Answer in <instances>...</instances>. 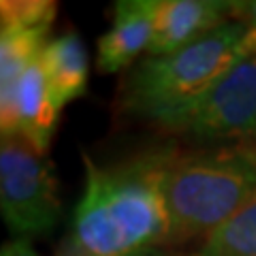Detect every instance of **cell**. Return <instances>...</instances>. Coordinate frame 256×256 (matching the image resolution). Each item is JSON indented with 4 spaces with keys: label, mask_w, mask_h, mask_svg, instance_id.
Wrapping results in <instances>:
<instances>
[{
    "label": "cell",
    "mask_w": 256,
    "mask_h": 256,
    "mask_svg": "<svg viewBox=\"0 0 256 256\" xmlns=\"http://www.w3.org/2000/svg\"><path fill=\"white\" fill-rule=\"evenodd\" d=\"M43 70L52 102L58 111H62L68 102L82 98L90 75V58L82 36L68 30L50 38L43 50Z\"/></svg>",
    "instance_id": "obj_10"
},
{
    "label": "cell",
    "mask_w": 256,
    "mask_h": 256,
    "mask_svg": "<svg viewBox=\"0 0 256 256\" xmlns=\"http://www.w3.org/2000/svg\"><path fill=\"white\" fill-rule=\"evenodd\" d=\"M56 256H92V254H88L84 248H79L73 239L70 237H66L64 242L60 244V248H58V252H56Z\"/></svg>",
    "instance_id": "obj_14"
},
{
    "label": "cell",
    "mask_w": 256,
    "mask_h": 256,
    "mask_svg": "<svg viewBox=\"0 0 256 256\" xmlns=\"http://www.w3.org/2000/svg\"><path fill=\"white\" fill-rule=\"evenodd\" d=\"M196 256H256V196L220 224Z\"/></svg>",
    "instance_id": "obj_11"
},
{
    "label": "cell",
    "mask_w": 256,
    "mask_h": 256,
    "mask_svg": "<svg viewBox=\"0 0 256 256\" xmlns=\"http://www.w3.org/2000/svg\"><path fill=\"white\" fill-rule=\"evenodd\" d=\"M154 34V0H118L111 28L96 45V68L102 75L126 73L148 56Z\"/></svg>",
    "instance_id": "obj_8"
},
{
    "label": "cell",
    "mask_w": 256,
    "mask_h": 256,
    "mask_svg": "<svg viewBox=\"0 0 256 256\" xmlns=\"http://www.w3.org/2000/svg\"><path fill=\"white\" fill-rule=\"evenodd\" d=\"M256 196V143L182 150L166 173L171 248L210 237Z\"/></svg>",
    "instance_id": "obj_3"
},
{
    "label": "cell",
    "mask_w": 256,
    "mask_h": 256,
    "mask_svg": "<svg viewBox=\"0 0 256 256\" xmlns=\"http://www.w3.org/2000/svg\"><path fill=\"white\" fill-rule=\"evenodd\" d=\"M146 256H186V254H175L171 248H162V250H156V252H150ZM196 256V254H194Z\"/></svg>",
    "instance_id": "obj_15"
},
{
    "label": "cell",
    "mask_w": 256,
    "mask_h": 256,
    "mask_svg": "<svg viewBox=\"0 0 256 256\" xmlns=\"http://www.w3.org/2000/svg\"><path fill=\"white\" fill-rule=\"evenodd\" d=\"M0 210L18 239L50 235L60 222L54 164L22 137H4L0 146Z\"/></svg>",
    "instance_id": "obj_5"
},
{
    "label": "cell",
    "mask_w": 256,
    "mask_h": 256,
    "mask_svg": "<svg viewBox=\"0 0 256 256\" xmlns=\"http://www.w3.org/2000/svg\"><path fill=\"white\" fill-rule=\"evenodd\" d=\"M180 148L158 143L109 164L84 154L86 188L70 239L92 256H146L171 248L166 173Z\"/></svg>",
    "instance_id": "obj_1"
},
{
    "label": "cell",
    "mask_w": 256,
    "mask_h": 256,
    "mask_svg": "<svg viewBox=\"0 0 256 256\" xmlns=\"http://www.w3.org/2000/svg\"><path fill=\"white\" fill-rule=\"evenodd\" d=\"M256 54V30L230 20L184 50L146 56L124 73L118 111L156 128L190 107L224 70Z\"/></svg>",
    "instance_id": "obj_2"
},
{
    "label": "cell",
    "mask_w": 256,
    "mask_h": 256,
    "mask_svg": "<svg viewBox=\"0 0 256 256\" xmlns=\"http://www.w3.org/2000/svg\"><path fill=\"white\" fill-rule=\"evenodd\" d=\"M235 0H154V34L148 56L184 50L233 20Z\"/></svg>",
    "instance_id": "obj_7"
},
{
    "label": "cell",
    "mask_w": 256,
    "mask_h": 256,
    "mask_svg": "<svg viewBox=\"0 0 256 256\" xmlns=\"http://www.w3.org/2000/svg\"><path fill=\"white\" fill-rule=\"evenodd\" d=\"M0 256H38V252L32 248L30 239H13V242L4 244Z\"/></svg>",
    "instance_id": "obj_13"
},
{
    "label": "cell",
    "mask_w": 256,
    "mask_h": 256,
    "mask_svg": "<svg viewBox=\"0 0 256 256\" xmlns=\"http://www.w3.org/2000/svg\"><path fill=\"white\" fill-rule=\"evenodd\" d=\"M58 15L54 0H2L0 4V128L13 132V107L24 70L50 43Z\"/></svg>",
    "instance_id": "obj_6"
},
{
    "label": "cell",
    "mask_w": 256,
    "mask_h": 256,
    "mask_svg": "<svg viewBox=\"0 0 256 256\" xmlns=\"http://www.w3.org/2000/svg\"><path fill=\"white\" fill-rule=\"evenodd\" d=\"M60 111L54 107L47 77L43 70V52L24 70L13 107V132L41 154H47L56 132Z\"/></svg>",
    "instance_id": "obj_9"
},
{
    "label": "cell",
    "mask_w": 256,
    "mask_h": 256,
    "mask_svg": "<svg viewBox=\"0 0 256 256\" xmlns=\"http://www.w3.org/2000/svg\"><path fill=\"white\" fill-rule=\"evenodd\" d=\"M158 128L198 143H256V54L237 60L190 107Z\"/></svg>",
    "instance_id": "obj_4"
},
{
    "label": "cell",
    "mask_w": 256,
    "mask_h": 256,
    "mask_svg": "<svg viewBox=\"0 0 256 256\" xmlns=\"http://www.w3.org/2000/svg\"><path fill=\"white\" fill-rule=\"evenodd\" d=\"M233 20L244 22L246 26L256 30V0H235L233 2Z\"/></svg>",
    "instance_id": "obj_12"
}]
</instances>
